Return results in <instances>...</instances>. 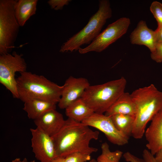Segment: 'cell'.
<instances>
[{
    "instance_id": "29",
    "label": "cell",
    "mask_w": 162,
    "mask_h": 162,
    "mask_svg": "<svg viewBox=\"0 0 162 162\" xmlns=\"http://www.w3.org/2000/svg\"><path fill=\"white\" fill-rule=\"evenodd\" d=\"M11 162H35L34 160L28 161L26 158H24L23 160H21L19 158H17L12 160Z\"/></svg>"
},
{
    "instance_id": "27",
    "label": "cell",
    "mask_w": 162,
    "mask_h": 162,
    "mask_svg": "<svg viewBox=\"0 0 162 162\" xmlns=\"http://www.w3.org/2000/svg\"><path fill=\"white\" fill-rule=\"evenodd\" d=\"M155 31L157 43H162V24L158 26Z\"/></svg>"
},
{
    "instance_id": "5",
    "label": "cell",
    "mask_w": 162,
    "mask_h": 162,
    "mask_svg": "<svg viewBox=\"0 0 162 162\" xmlns=\"http://www.w3.org/2000/svg\"><path fill=\"white\" fill-rule=\"evenodd\" d=\"M99 2L97 12L91 17L81 30L63 44L60 52H72L78 50L82 46L90 44L100 34L107 20L112 16V10L109 0H101Z\"/></svg>"
},
{
    "instance_id": "15",
    "label": "cell",
    "mask_w": 162,
    "mask_h": 162,
    "mask_svg": "<svg viewBox=\"0 0 162 162\" xmlns=\"http://www.w3.org/2000/svg\"><path fill=\"white\" fill-rule=\"evenodd\" d=\"M135 104L131 94L124 92L105 113L108 116L116 114L135 116Z\"/></svg>"
},
{
    "instance_id": "31",
    "label": "cell",
    "mask_w": 162,
    "mask_h": 162,
    "mask_svg": "<svg viewBox=\"0 0 162 162\" xmlns=\"http://www.w3.org/2000/svg\"><path fill=\"white\" fill-rule=\"evenodd\" d=\"M88 162H97L96 160L94 159H92L91 160Z\"/></svg>"
},
{
    "instance_id": "10",
    "label": "cell",
    "mask_w": 162,
    "mask_h": 162,
    "mask_svg": "<svg viewBox=\"0 0 162 162\" xmlns=\"http://www.w3.org/2000/svg\"><path fill=\"white\" fill-rule=\"evenodd\" d=\"M31 147L36 159L40 162H51L57 157L51 136L38 128H30Z\"/></svg>"
},
{
    "instance_id": "18",
    "label": "cell",
    "mask_w": 162,
    "mask_h": 162,
    "mask_svg": "<svg viewBox=\"0 0 162 162\" xmlns=\"http://www.w3.org/2000/svg\"><path fill=\"white\" fill-rule=\"evenodd\" d=\"M65 110L68 118L79 122H82L94 113L81 98L70 104Z\"/></svg>"
},
{
    "instance_id": "20",
    "label": "cell",
    "mask_w": 162,
    "mask_h": 162,
    "mask_svg": "<svg viewBox=\"0 0 162 162\" xmlns=\"http://www.w3.org/2000/svg\"><path fill=\"white\" fill-rule=\"evenodd\" d=\"M101 148V153L98 157L97 162H120L123 156V152L120 150L111 151L109 145L106 142L102 144Z\"/></svg>"
},
{
    "instance_id": "26",
    "label": "cell",
    "mask_w": 162,
    "mask_h": 162,
    "mask_svg": "<svg viewBox=\"0 0 162 162\" xmlns=\"http://www.w3.org/2000/svg\"><path fill=\"white\" fill-rule=\"evenodd\" d=\"M143 159L146 162H156L154 155L147 149H145L142 152Z\"/></svg>"
},
{
    "instance_id": "8",
    "label": "cell",
    "mask_w": 162,
    "mask_h": 162,
    "mask_svg": "<svg viewBox=\"0 0 162 162\" xmlns=\"http://www.w3.org/2000/svg\"><path fill=\"white\" fill-rule=\"evenodd\" d=\"M130 23L129 18H121L108 25L92 42L85 47L80 48L81 54L91 52H101L121 38L127 32Z\"/></svg>"
},
{
    "instance_id": "9",
    "label": "cell",
    "mask_w": 162,
    "mask_h": 162,
    "mask_svg": "<svg viewBox=\"0 0 162 162\" xmlns=\"http://www.w3.org/2000/svg\"><path fill=\"white\" fill-rule=\"evenodd\" d=\"M82 122L100 130L107 140L114 144L122 146L128 142L129 138L117 129L110 116L94 112Z\"/></svg>"
},
{
    "instance_id": "16",
    "label": "cell",
    "mask_w": 162,
    "mask_h": 162,
    "mask_svg": "<svg viewBox=\"0 0 162 162\" xmlns=\"http://www.w3.org/2000/svg\"><path fill=\"white\" fill-rule=\"evenodd\" d=\"M56 104L40 99H31L24 102L23 110L28 118L34 120L48 111L56 110Z\"/></svg>"
},
{
    "instance_id": "6",
    "label": "cell",
    "mask_w": 162,
    "mask_h": 162,
    "mask_svg": "<svg viewBox=\"0 0 162 162\" xmlns=\"http://www.w3.org/2000/svg\"><path fill=\"white\" fill-rule=\"evenodd\" d=\"M16 0H0V54L9 53L14 47L20 26L14 6Z\"/></svg>"
},
{
    "instance_id": "3",
    "label": "cell",
    "mask_w": 162,
    "mask_h": 162,
    "mask_svg": "<svg viewBox=\"0 0 162 162\" xmlns=\"http://www.w3.org/2000/svg\"><path fill=\"white\" fill-rule=\"evenodd\" d=\"M16 78L18 98L23 102L38 99L58 103L63 86H60L39 75L26 71Z\"/></svg>"
},
{
    "instance_id": "14",
    "label": "cell",
    "mask_w": 162,
    "mask_h": 162,
    "mask_svg": "<svg viewBox=\"0 0 162 162\" xmlns=\"http://www.w3.org/2000/svg\"><path fill=\"white\" fill-rule=\"evenodd\" d=\"M130 42L133 44L144 45L151 52L155 50L157 43L155 31L149 28L145 21L140 20L130 35Z\"/></svg>"
},
{
    "instance_id": "24",
    "label": "cell",
    "mask_w": 162,
    "mask_h": 162,
    "mask_svg": "<svg viewBox=\"0 0 162 162\" xmlns=\"http://www.w3.org/2000/svg\"><path fill=\"white\" fill-rule=\"evenodd\" d=\"M152 59L158 63L162 62V43L158 44L154 51L151 53Z\"/></svg>"
},
{
    "instance_id": "4",
    "label": "cell",
    "mask_w": 162,
    "mask_h": 162,
    "mask_svg": "<svg viewBox=\"0 0 162 162\" xmlns=\"http://www.w3.org/2000/svg\"><path fill=\"white\" fill-rule=\"evenodd\" d=\"M127 81L123 77L101 84L90 85L81 97L94 113H105L124 92Z\"/></svg>"
},
{
    "instance_id": "25",
    "label": "cell",
    "mask_w": 162,
    "mask_h": 162,
    "mask_svg": "<svg viewBox=\"0 0 162 162\" xmlns=\"http://www.w3.org/2000/svg\"><path fill=\"white\" fill-rule=\"evenodd\" d=\"M123 156L127 162H146L143 158H139L129 152L124 153Z\"/></svg>"
},
{
    "instance_id": "23",
    "label": "cell",
    "mask_w": 162,
    "mask_h": 162,
    "mask_svg": "<svg viewBox=\"0 0 162 162\" xmlns=\"http://www.w3.org/2000/svg\"><path fill=\"white\" fill-rule=\"evenodd\" d=\"M70 0H49L48 4L52 9L55 10H62L64 5H68Z\"/></svg>"
},
{
    "instance_id": "2",
    "label": "cell",
    "mask_w": 162,
    "mask_h": 162,
    "mask_svg": "<svg viewBox=\"0 0 162 162\" xmlns=\"http://www.w3.org/2000/svg\"><path fill=\"white\" fill-rule=\"evenodd\" d=\"M131 94L136 107L132 136L140 139L145 134L148 123L162 108V92L151 84L136 89Z\"/></svg>"
},
{
    "instance_id": "19",
    "label": "cell",
    "mask_w": 162,
    "mask_h": 162,
    "mask_svg": "<svg viewBox=\"0 0 162 162\" xmlns=\"http://www.w3.org/2000/svg\"><path fill=\"white\" fill-rule=\"evenodd\" d=\"M110 116L115 126L119 131L129 138L132 136L134 116L116 114Z\"/></svg>"
},
{
    "instance_id": "28",
    "label": "cell",
    "mask_w": 162,
    "mask_h": 162,
    "mask_svg": "<svg viewBox=\"0 0 162 162\" xmlns=\"http://www.w3.org/2000/svg\"><path fill=\"white\" fill-rule=\"evenodd\" d=\"M154 158L156 162H162V148L155 154Z\"/></svg>"
},
{
    "instance_id": "21",
    "label": "cell",
    "mask_w": 162,
    "mask_h": 162,
    "mask_svg": "<svg viewBox=\"0 0 162 162\" xmlns=\"http://www.w3.org/2000/svg\"><path fill=\"white\" fill-rule=\"evenodd\" d=\"M91 159V154L80 152L70 154L64 158V162H86Z\"/></svg>"
},
{
    "instance_id": "11",
    "label": "cell",
    "mask_w": 162,
    "mask_h": 162,
    "mask_svg": "<svg viewBox=\"0 0 162 162\" xmlns=\"http://www.w3.org/2000/svg\"><path fill=\"white\" fill-rule=\"evenodd\" d=\"M88 80L83 77L70 76L63 85L61 96L58 103L61 109H65L70 104L81 98L90 86Z\"/></svg>"
},
{
    "instance_id": "13",
    "label": "cell",
    "mask_w": 162,
    "mask_h": 162,
    "mask_svg": "<svg viewBox=\"0 0 162 162\" xmlns=\"http://www.w3.org/2000/svg\"><path fill=\"white\" fill-rule=\"evenodd\" d=\"M65 120L61 113L56 110H52L45 112L34 121L37 128L52 136L60 130Z\"/></svg>"
},
{
    "instance_id": "30",
    "label": "cell",
    "mask_w": 162,
    "mask_h": 162,
    "mask_svg": "<svg viewBox=\"0 0 162 162\" xmlns=\"http://www.w3.org/2000/svg\"><path fill=\"white\" fill-rule=\"evenodd\" d=\"M64 158L57 157L52 160L51 162H64Z\"/></svg>"
},
{
    "instance_id": "22",
    "label": "cell",
    "mask_w": 162,
    "mask_h": 162,
    "mask_svg": "<svg viewBox=\"0 0 162 162\" xmlns=\"http://www.w3.org/2000/svg\"><path fill=\"white\" fill-rule=\"evenodd\" d=\"M150 10L157 22L158 26L162 24V4L158 1L153 2Z\"/></svg>"
},
{
    "instance_id": "17",
    "label": "cell",
    "mask_w": 162,
    "mask_h": 162,
    "mask_svg": "<svg viewBox=\"0 0 162 162\" xmlns=\"http://www.w3.org/2000/svg\"><path fill=\"white\" fill-rule=\"evenodd\" d=\"M37 0H18L16 2L14 11L16 17L20 26L26 22L36 11Z\"/></svg>"
},
{
    "instance_id": "1",
    "label": "cell",
    "mask_w": 162,
    "mask_h": 162,
    "mask_svg": "<svg viewBox=\"0 0 162 162\" xmlns=\"http://www.w3.org/2000/svg\"><path fill=\"white\" fill-rule=\"evenodd\" d=\"M99 132L92 130L82 122L68 118L60 130L51 136L57 157L65 158L76 152L91 154L98 149L91 147L92 140H98Z\"/></svg>"
},
{
    "instance_id": "12",
    "label": "cell",
    "mask_w": 162,
    "mask_h": 162,
    "mask_svg": "<svg viewBox=\"0 0 162 162\" xmlns=\"http://www.w3.org/2000/svg\"><path fill=\"white\" fill-rule=\"evenodd\" d=\"M144 134L146 147L154 156L162 148V108L152 119Z\"/></svg>"
},
{
    "instance_id": "7",
    "label": "cell",
    "mask_w": 162,
    "mask_h": 162,
    "mask_svg": "<svg viewBox=\"0 0 162 162\" xmlns=\"http://www.w3.org/2000/svg\"><path fill=\"white\" fill-rule=\"evenodd\" d=\"M22 56L15 51L12 54L5 53L0 56V82L17 98L18 94L15 74L26 71L27 64Z\"/></svg>"
}]
</instances>
